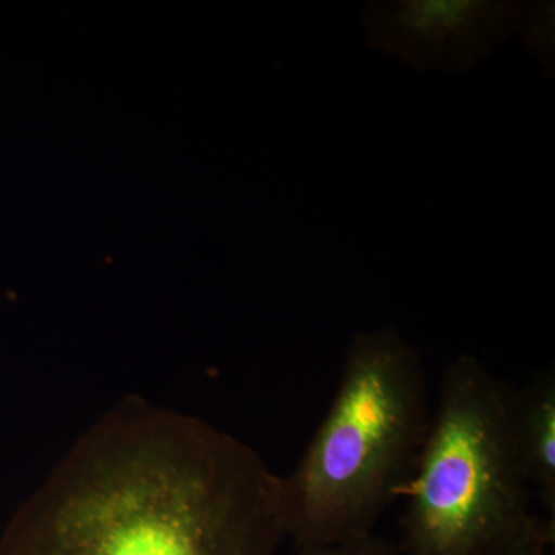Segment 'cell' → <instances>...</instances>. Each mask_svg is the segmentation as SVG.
Instances as JSON below:
<instances>
[{
	"label": "cell",
	"mask_w": 555,
	"mask_h": 555,
	"mask_svg": "<svg viewBox=\"0 0 555 555\" xmlns=\"http://www.w3.org/2000/svg\"><path fill=\"white\" fill-rule=\"evenodd\" d=\"M283 477L198 416L120 401L0 534V555H278Z\"/></svg>",
	"instance_id": "cell-1"
},
{
	"label": "cell",
	"mask_w": 555,
	"mask_h": 555,
	"mask_svg": "<svg viewBox=\"0 0 555 555\" xmlns=\"http://www.w3.org/2000/svg\"><path fill=\"white\" fill-rule=\"evenodd\" d=\"M427 426L418 350L392 327L358 332L323 423L283 477L288 539L305 550L372 534Z\"/></svg>",
	"instance_id": "cell-2"
},
{
	"label": "cell",
	"mask_w": 555,
	"mask_h": 555,
	"mask_svg": "<svg viewBox=\"0 0 555 555\" xmlns=\"http://www.w3.org/2000/svg\"><path fill=\"white\" fill-rule=\"evenodd\" d=\"M513 387L481 361H452L415 459L404 555H486L534 520L509 427Z\"/></svg>",
	"instance_id": "cell-3"
},
{
	"label": "cell",
	"mask_w": 555,
	"mask_h": 555,
	"mask_svg": "<svg viewBox=\"0 0 555 555\" xmlns=\"http://www.w3.org/2000/svg\"><path fill=\"white\" fill-rule=\"evenodd\" d=\"M524 2L378 0L364 10L366 43L422 72H467L518 33Z\"/></svg>",
	"instance_id": "cell-4"
},
{
	"label": "cell",
	"mask_w": 555,
	"mask_h": 555,
	"mask_svg": "<svg viewBox=\"0 0 555 555\" xmlns=\"http://www.w3.org/2000/svg\"><path fill=\"white\" fill-rule=\"evenodd\" d=\"M509 427L518 465L555 521V372L511 390Z\"/></svg>",
	"instance_id": "cell-5"
},
{
	"label": "cell",
	"mask_w": 555,
	"mask_h": 555,
	"mask_svg": "<svg viewBox=\"0 0 555 555\" xmlns=\"http://www.w3.org/2000/svg\"><path fill=\"white\" fill-rule=\"evenodd\" d=\"M518 35L526 49L542 62L543 67L553 68L554 9L550 3L526 2L521 9Z\"/></svg>",
	"instance_id": "cell-6"
},
{
	"label": "cell",
	"mask_w": 555,
	"mask_h": 555,
	"mask_svg": "<svg viewBox=\"0 0 555 555\" xmlns=\"http://www.w3.org/2000/svg\"><path fill=\"white\" fill-rule=\"evenodd\" d=\"M555 521L535 517L520 534L486 555H554Z\"/></svg>",
	"instance_id": "cell-7"
},
{
	"label": "cell",
	"mask_w": 555,
	"mask_h": 555,
	"mask_svg": "<svg viewBox=\"0 0 555 555\" xmlns=\"http://www.w3.org/2000/svg\"><path fill=\"white\" fill-rule=\"evenodd\" d=\"M297 555H400L392 545L374 534L357 537L337 545L305 547Z\"/></svg>",
	"instance_id": "cell-8"
}]
</instances>
